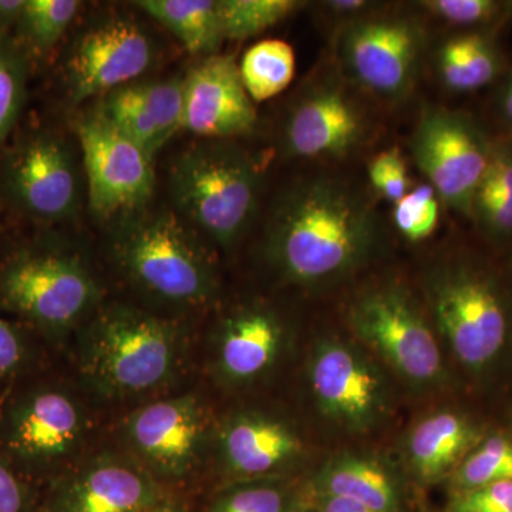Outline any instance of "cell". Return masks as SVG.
Here are the masks:
<instances>
[{"label": "cell", "instance_id": "7c38bea8", "mask_svg": "<svg viewBox=\"0 0 512 512\" xmlns=\"http://www.w3.org/2000/svg\"><path fill=\"white\" fill-rule=\"evenodd\" d=\"M308 443L291 417L261 404L218 413L208 474L221 484L293 478L308 457Z\"/></svg>", "mask_w": 512, "mask_h": 512}, {"label": "cell", "instance_id": "277c9868", "mask_svg": "<svg viewBox=\"0 0 512 512\" xmlns=\"http://www.w3.org/2000/svg\"><path fill=\"white\" fill-rule=\"evenodd\" d=\"M120 221L109 259L137 303L188 320L215 308L221 276L207 239L173 210L144 208Z\"/></svg>", "mask_w": 512, "mask_h": 512}, {"label": "cell", "instance_id": "f546056e", "mask_svg": "<svg viewBox=\"0 0 512 512\" xmlns=\"http://www.w3.org/2000/svg\"><path fill=\"white\" fill-rule=\"evenodd\" d=\"M82 2L77 0H26L16 28L33 52H50L72 26Z\"/></svg>", "mask_w": 512, "mask_h": 512}, {"label": "cell", "instance_id": "bcb514c9", "mask_svg": "<svg viewBox=\"0 0 512 512\" xmlns=\"http://www.w3.org/2000/svg\"><path fill=\"white\" fill-rule=\"evenodd\" d=\"M420 512H434V511L427 510V508H424V510H423V511H420Z\"/></svg>", "mask_w": 512, "mask_h": 512}, {"label": "cell", "instance_id": "d6a6232c", "mask_svg": "<svg viewBox=\"0 0 512 512\" xmlns=\"http://www.w3.org/2000/svg\"><path fill=\"white\" fill-rule=\"evenodd\" d=\"M25 55L6 39L0 36V147L16 126L26 100Z\"/></svg>", "mask_w": 512, "mask_h": 512}, {"label": "cell", "instance_id": "484cf974", "mask_svg": "<svg viewBox=\"0 0 512 512\" xmlns=\"http://www.w3.org/2000/svg\"><path fill=\"white\" fill-rule=\"evenodd\" d=\"M471 218L495 242L512 239V141H497L474 195Z\"/></svg>", "mask_w": 512, "mask_h": 512}, {"label": "cell", "instance_id": "7402d4cb", "mask_svg": "<svg viewBox=\"0 0 512 512\" xmlns=\"http://www.w3.org/2000/svg\"><path fill=\"white\" fill-rule=\"evenodd\" d=\"M485 434L484 427L461 410H434L416 420L404 436V463L420 485L443 483Z\"/></svg>", "mask_w": 512, "mask_h": 512}, {"label": "cell", "instance_id": "6da1fadb", "mask_svg": "<svg viewBox=\"0 0 512 512\" xmlns=\"http://www.w3.org/2000/svg\"><path fill=\"white\" fill-rule=\"evenodd\" d=\"M198 348L194 320L107 298L62 356L76 382L111 419L198 382Z\"/></svg>", "mask_w": 512, "mask_h": 512}, {"label": "cell", "instance_id": "f6af8a7d", "mask_svg": "<svg viewBox=\"0 0 512 512\" xmlns=\"http://www.w3.org/2000/svg\"><path fill=\"white\" fill-rule=\"evenodd\" d=\"M504 8L507 9V12L510 13V16L512 18V2L504 3Z\"/></svg>", "mask_w": 512, "mask_h": 512}, {"label": "cell", "instance_id": "2e32d148", "mask_svg": "<svg viewBox=\"0 0 512 512\" xmlns=\"http://www.w3.org/2000/svg\"><path fill=\"white\" fill-rule=\"evenodd\" d=\"M90 207L100 220L147 208L154 194L153 160L96 110L77 124Z\"/></svg>", "mask_w": 512, "mask_h": 512}, {"label": "cell", "instance_id": "cb8c5ba5", "mask_svg": "<svg viewBox=\"0 0 512 512\" xmlns=\"http://www.w3.org/2000/svg\"><path fill=\"white\" fill-rule=\"evenodd\" d=\"M136 6L173 33L191 55H218L225 42L218 0H140Z\"/></svg>", "mask_w": 512, "mask_h": 512}, {"label": "cell", "instance_id": "8fae6325", "mask_svg": "<svg viewBox=\"0 0 512 512\" xmlns=\"http://www.w3.org/2000/svg\"><path fill=\"white\" fill-rule=\"evenodd\" d=\"M291 343V325L272 303H239L221 313L200 343V380L225 394L251 392L276 375Z\"/></svg>", "mask_w": 512, "mask_h": 512}, {"label": "cell", "instance_id": "4dcf8cb0", "mask_svg": "<svg viewBox=\"0 0 512 512\" xmlns=\"http://www.w3.org/2000/svg\"><path fill=\"white\" fill-rule=\"evenodd\" d=\"M49 348L16 320L0 316V390L53 363Z\"/></svg>", "mask_w": 512, "mask_h": 512}, {"label": "cell", "instance_id": "ffe728a7", "mask_svg": "<svg viewBox=\"0 0 512 512\" xmlns=\"http://www.w3.org/2000/svg\"><path fill=\"white\" fill-rule=\"evenodd\" d=\"M258 123L234 56L204 57L183 79V131L204 140L248 136Z\"/></svg>", "mask_w": 512, "mask_h": 512}, {"label": "cell", "instance_id": "5b68a950", "mask_svg": "<svg viewBox=\"0 0 512 512\" xmlns=\"http://www.w3.org/2000/svg\"><path fill=\"white\" fill-rule=\"evenodd\" d=\"M106 301V286L77 248L36 245L0 262V311L35 333L53 355H63Z\"/></svg>", "mask_w": 512, "mask_h": 512}, {"label": "cell", "instance_id": "e0dca14e", "mask_svg": "<svg viewBox=\"0 0 512 512\" xmlns=\"http://www.w3.org/2000/svg\"><path fill=\"white\" fill-rule=\"evenodd\" d=\"M154 57L153 39L131 16L113 12L90 20L64 63L70 99L82 103L136 82L153 66Z\"/></svg>", "mask_w": 512, "mask_h": 512}, {"label": "cell", "instance_id": "f1b7e54d", "mask_svg": "<svg viewBox=\"0 0 512 512\" xmlns=\"http://www.w3.org/2000/svg\"><path fill=\"white\" fill-rule=\"evenodd\" d=\"M507 480H512V437L491 433L485 434L447 484L454 495Z\"/></svg>", "mask_w": 512, "mask_h": 512}, {"label": "cell", "instance_id": "d4e9b609", "mask_svg": "<svg viewBox=\"0 0 512 512\" xmlns=\"http://www.w3.org/2000/svg\"><path fill=\"white\" fill-rule=\"evenodd\" d=\"M501 60L493 40L483 33H461L447 39L437 53L441 82L451 92L483 89L500 73Z\"/></svg>", "mask_w": 512, "mask_h": 512}, {"label": "cell", "instance_id": "603a6c76", "mask_svg": "<svg viewBox=\"0 0 512 512\" xmlns=\"http://www.w3.org/2000/svg\"><path fill=\"white\" fill-rule=\"evenodd\" d=\"M303 491L348 498L379 512H407V490L402 477L372 454L348 451L330 457Z\"/></svg>", "mask_w": 512, "mask_h": 512}, {"label": "cell", "instance_id": "74e56055", "mask_svg": "<svg viewBox=\"0 0 512 512\" xmlns=\"http://www.w3.org/2000/svg\"><path fill=\"white\" fill-rule=\"evenodd\" d=\"M39 490L22 480L0 456V512H36Z\"/></svg>", "mask_w": 512, "mask_h": 512}, {"label": "cell", "instance_id": "52a82bcc", "mask_svg": "<svg viewBox=\"0 0 512 512\" xmlns=\"http://www.w3.org/2000/svg\"><path fill=\"white\" fill-rule=\"evenodd\" d=\"M424 302L441 345L464 372L481 377L501 362L512 340V308L490 269L467 258L431 266Z\"/></svg>", "mask_w": 512, "mask_h": 512}, {"label": "cell", "instance_id": "f35d334b", "mask_svg": "<svg viewBox=\"0 0 512 512\" xmlns=\"http://www.w3.org/2000/svg\"><path fill=\"white\" fill-rule=\"evenodd\" d=\"M303 500L315 512H379L348 498L333 495H315L303 491Z\"/></svg>", "mask_w": 512, "mask_h": 512}, {"label": "cell", "instance_id": "d590c367", "mask_svg": "<svg viewBox=\"0 0 512 512\" xmlns=\"http://www.w3.org/2000/svg\"><path fill=\"white\" fill-rule=\"evenodd\" d=\"M419 5L434 18L456 26L484 25L491 22L503 6L494 0H424Z\"/></svg>", "mask_w": 512, "mask_h": 512}, {"label": "cell", "instance_id": "8d00e7d4", "mask_svg": "<svg viewBox=\"0 0 512 512\" xmlns=\"http://www.w3.org/2000/svg\"><path fill=\"white\" fill-rule=\"evenodd\" d=\"M444 512H512V480L450 495Z\"/></svg>", "mask_w": 512, "mask_h": 512}, {"label": "cell", "instance_id": "e575fe53", "mask_svg": "<svg viewBox=\"0 0 512 512\" xmlns=\"http://www.w3.org/2000/svg\"><path fill=\"white\" fill-rule=\"evenodd\" d=\"M367 174L372 187L392 204L402 200L412 190L406 160L399 148H389L373 157Z\"/></svg>", "mask_w": 512, "mask_h": 512}, {"label": "cell", "instance_id": "4fadbf2b", "mask_svg": "<svg viewBox=\"0 0 512 512\" xmlns=\"http://www.w3.org/2000/svg\"><path fill=\"white\" fill-rule=\"evenodd\" d=\"M426 46L417 20L400 15H369L345 23L338 55L343 70L365 92L389 101L412 93Z\"/></svg>", "mask_w": 512, "mask_h": 512}, {"label": "cell", "instance_id": "836d02e7", "mask_svg": "<svg viewBox=\"0 0 512 512\" xmlns=\"http://www.w3.org/2000/svg\"><path fill=\"white\" fill-rule=\"evenodd\" d=\"M440 198L429 183L417 185L394 204L393 221L409 242H421L433 235L439 224Z\"/></svg>", "mask_w": 512, "mask_h": 512}, {"label": "cell", "instance_id": "44dd1931", "mask_svg": "<svg viewBox=\"0 0 512 512\" xmlns=\"http://www.w3.org/2000/svg\"><path fill=\"white\" fill-rule=\"evenodd\" d=\"M100 113L153 160L183 131V79L136 80L100 97Z\"/></svg>", "mask_w": 512, "mask_h": 512}, {"label": "cell", "instance_id": "ee69618b", "mask_svg": "<svg viewBox=\"0 0 512 512\" xmlns=\"http://www.w3.org/2000/svg\"><path fill=\"white\" fill-rule=\"evenodd\" d=\"M298 512H315V511H313L312 508L309 507V505L305 503V500H303V504L301 505V508H299Z\"/></svg>", "mask_w": 512, "mask_h": 512}, {"label": "cell", "instance_id": "ab89813d", "mask_svg": "<svg viewBox=\"0 0 512 512\" xmlns=\"http://www.w3.org/2000/svg\"><path fill=\"white\" fill-rule=\"evenodd\" d=\"M320 5L336 18L346 19L348 20L346 23H349L369 15V10L373 9L375 3L366 2V0H330Z\"/></svg>", "mask_w": 512, "mask_h": 512}, {"label": "cell", "instance_id": "8992f818", "mask_svg": "<svg viewBox=\"0 0 512 512\" xmlns=\"http://www.w3.org/2000/svg\"><path fill=\"white\" fill-rule=\"evenodd\" d=\"M218 413L201 380L111 417L109 439L168 490L184 491L210 471Z\"/></svg>", "mask_w": 512, "mask_h": 512}, {"label": "cell", "instance_id": "7bdbcfd3", "mask_svg": "<svg viewBox=\"0 0 512 512\" xmlns=\"http://www.w3.org/2000/svg\"><path fill=\"white\" fill-rule=\"evenodd\" d=\"M501 110L507 121L512 124V76L505 83L503 93H501Z\"/></svg>", "mask_w": 512, "mask_h": 512}, {"label": "cell", "instance_id": "5bb4252c", "mask_svg": "<svg viewBox=\"0 0 512 512\" xmlns=\"http://www.w3.org/2000/svg\"><path fill=\"white\" fill-rule=\"evenodd\" d=\"M491 147L471 117L439 106L421 111L410 140L414 161L440 201L468 218Z\"/></svg>", "mask_w": 512, "mask_h": 512}, {"label": "cell", "instance_id": "30bf717a", "mask_svg": "<svg viewBox=\"0 0 512 512\" xmlns=\"http://www.w3.org/2000/svg\"><path fill=\"white\" fill-rule=\"evenodd\" d=\"M386 372L355 339L323 336L313 343L305 366L313 410L340 433H372L393 414V387Z\"/></svg>", "mask_w": 512, "mask_h": 512}, {"label": "cell", "instance_id": "ac0fdd59", "mask_svg": "<svg viewBox=\"0 0 512 512\" xmlns=\"http://www.w3.org/2000/svg\"><path fill=\"white\" fill-rule=\"evenodd\" d=\"M2 180L13 204L36 220H67L82 202V177L73 148L49 131L26 134L10 148Z\"/></svg>", "mask_w": 512, "mask_h": 512}, {"label": "cell", "instance_id": "83f0119b", "mask_svg": "<svg viewBox=\"0 0 512 512\" xmlns=\"http://www.w3.org/2000/svg\"><path fill=\"white\" fill-rule=\"evenodd\" d=\"M295 50L279 39L249 47L239 63L242 83L252 101L261 103L284 92L295 77Z\"/></svg>", "mask_w": 512, "mask_h": 512}, {"label": "cell", "instance_id": "9c48e42d", "mask_svg": "<svg viewBox=\"0 0 512 512\" xmlns=\"http://www.w3.org/2000/svg\"><path fill=\"white\" fill-rule=\"evenodd\" d=\"M353 338L397 379L417 392L446 386L443 345L426 308L399 284L370 286L346 312Z\"/></svg>", "mask_w": 512, "mask_h": 512}, {"label": "cell", "instance_id": "b9f144b4", "mask_svg": "<svg viewBox=\"0 0 512 512\" xmlns=\"http://www.w3.org/2000/svg\"><path fill=\"white\" fill-rule=\"evenodd\" d=\"M26 0H0V36H5V30L16 25L20 18Z\"/></svg>", "mask_w": 512, "mask_h": 512}, {"label": "cell", "instance_id": "7a4b0ae2", "mask_svg": "<svg viewBox=\"0 0 512 512\" xmlns=\"http://www.w3.org/2000/svg\"><path fill=\"white\" fill-rule=\"evenodd\" d=\"M380 242L377 215L365 195L329 174L293 184L266 225V264L284 284L316 288L365 266Z\"/></svg>", "mask_w": 512, "mask_h": 512}, {"label": "cell", "instance_id": "60d3db41", "mask_svg": "<svg viewBox=\"0 0 512 512\" xmlns=\"http://www.w3.org/2000/svg\"><path fill=\"white\" fill-rule=\"evenodd\" d=\"M143 512H192V508L184 491L168 490Z\"/></svg>", "mask_w": 512, "mask_h": 512}, {"label": "cell", "instance_id": "ba28073f", "mask_svg": "<svg viewBox=\"0 0 512 512\" xmlns=\"http://www.w3.org/2000/svg\"><path fill=\"white\" fill-rule=\"evenodd\" d=\"M262 171L231 140H204L184 150L168 175L175 212L211 245L231 249L254 218Z\"/></svg>", "mask_w": 512, "mask_h": 512}, {"label": "cell", "instance_id": "1f68e13d", "mask_svg": "<svg viewBox=\"0 0 512 512\" xmlns=\"http://www.w3.org/2000/svg\"><path fill=\"white\" fill-rule=\"evenodd\" d=\"M305 5L296 0H218L225 40L261 35Z\"/></svg>", "mask_w": 512, "mask_h": 512}, {"label": "cell", "instance_id": "9a60e30c", "mask_svg": "<svg viewBox=\"0 0 512 512\" xmlns=\"http://www.w3.org/2000/svg\"><path fill=\"white\" fill-rule=\"evenodd\" d=\"M167 491L107 436L39 491L36 512H143Z\"/></svg>", "mask_w": 512, "mask_h": 512}, {"label": "cell", "instance_id": "4316f807", "mask_svg": "<svg viewBox=\"0 0 512 512\" xmlns=\"http://www.w3.org/2000/svg\"><path fill=\"white\" fill-rule=\"evenodd\" d=\"M302 504L293 478H266L217 485L201 512H298Z\"/></svg>", "mask_w": 512, "mask_h": 512}, {"label": "cell", "instance_id": "3957f363", "mask_svg": "<svg viewBox=\"0 0 512 512\" xmlns=\"http://www.w3.org/2000/svg\"><path fill=\"white\" fill-rule=\"evenodd\" d=\"M110 417L53 363L0 390V456L42 490L107 439Z\"/></svg>", "mask_w": 512, "mask_h": 512}, {"label": "cell", "instance_id": "d6986e66", "mask_svg": "<svg viewBox=\"0 0 512 512\" xmlns=\"http://www.w3.org/2000/svg\"><path fill=\"white\" fill-rule=\"evenodd\" d=\"M369 120L338 79L315 84L293 104L284 127L285 153L302 160H340L362 146Z\"/></svg>", "mask_w": 512, "mask_h": 512}]
</instances>
